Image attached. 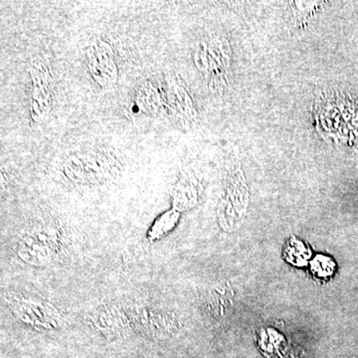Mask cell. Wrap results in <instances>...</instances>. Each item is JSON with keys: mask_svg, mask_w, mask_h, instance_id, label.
<instances>
[{"mask_svg": "<svg viewBox=\"0 0 358 358\" xmlns=\"http://www.w3.org/2000/svg\"><path fill=\"white\" fill-rule=\"evenodd\" d=\"M313 274L317 277H329L334 272V263L327 257L319 256L312 263Z\"/></svg>", "mask_w": 358, "mask_h": 358, "instance_id": "cell-13", "label": "cell"}, {"mask_svg": "<svg viewBox=\"0 0 358 358\" xmlns=\"http://www.w3.org/2000/svg\"><path fill=\"white\" fill-rule=\"evenodd\" d=\"M86 64L90 74L101 88H110L119 79V66L113 45L103 39L95 40L87 46Z\"/></svg>", "mask_w": 358, "mask_h": 358, "instance_id": "cell-6", "label": "cell"}, {"mask_svg": "<svg viewBox=\"0 0 358 358\" xmlns=\"http://www.w3.org/2000/svg\"><path fill=\"white\" fill-rule=\"evenodd\" d=\"M87 320L106 338H121L133 329L124 308L117 303H106L94 308L87 315Z\"/></svg>", "mask_w": 358, "mask_h": 358, "instance_id": "cell-7", "label": "cell"}, {"mask_svg": "<svg viewBox=\"0 0 358 358\" xmlns=\"http://www.w3.org/2000/svg\"><path fill=\"white\" fill-rule=\"evenodd\" d=\"M6 299L14 317L26 326L37 331H55L63 326L62 315L49 301L21 296Z\"/></svg>", "mask_w": 358, "mask_h": 358, "instance_id": "cell-4", "label": "cell"}, {"mask_svg": "<svg viewBox=\"0 0 358 358\" xmlns=\"http://www.w3.org/2000/svg\"><path fill=\"white\" fill-rule=\"evenodd\" d=\"M60 232L53 225L34 228L21 238L17 247V256L22 262L32 267L42 268L49 265L57 254Z\"/></svg>", "mask_w": 358, "mask_h": 358, "instance_id": "cell-3", "label": "cell"}, {"mask_svg": "<svg viewBox=\"0 0 358 358\" xmlns=\"http://www.w3.org/2000/svg\"><path fill=\"white\" fill-rule=\"evenodd\" d=\"M27 72L31 79L29 113L32 121H46L53 107L55 77L50 62L43 56L35 55L30 59Z\"/></svg>", "mask_w": 358, "mask_h": 358, "instance_id": "cell-2", "label": "cell"}, {"mask_svg": "<svg viewBox=\"0 0 358 358\" xmlns=\"http://www.w3.org/2000/svg\"><path fill=\"white\" fill-rule=\"evenodd\" d=\"M131 110L136 114L157 115L169 110L166 92L155 81H145L136 89Z\"/></svg>", "mask_w": 358, "mask_h": 358, "instance_id": "cell-8", "label": "cell"}, {"mask_svg": "<svg viewBox=\"0 0 358 358\" xmlns=\"http://www.w3.org/2000/svg\"><path fill=\"white\" fill-rule=\"evenodd\" d=\"M287 255H288L289 262L296 264V265H303V262L310 257V253L305 245L293 240L287 249Z\"/></svg>", "mask_w": 358, "mask_h": 358, "instance_id": "cell-12", "label": "cell"}, {"mask_svg": "<svg viewBox=\"0 0 358 358\" xmlns=\"http://www.w3.org/2000/svg\"><path fill=\"white\" fill-rule=\"evenodd\" d=\"M133 329L150 339L171 338L179 331V320L173 313L164 308L131 306L124 308Z\"/></svg>", "mask_w": 358, "mask_h": 358, "instance_id": "cell-5", "label": "cell"}, {"mask_svg": "<svg viewBox=\"0 0 358 358\" xmlns=\"http://www.w3.org/2000/svg\"><path fill=\"white\" fill-rule=\"evenodd\" d=\"M199 200V192L194 180L188 176L180 178L171 192L173 208L179 212L192 208Z\"/></svg>", "mask_w": 358, "mask_h": 358, "instance_id": "cell-10", "label": "cell"}, {"mask_svg": "<svg viewBox=\"0 0 358 358\" xmlns=\"http://www.w3.org/2000/svg\"><path fill=\"white\" fill-rule=\"evenodd\" d=\"M167 105L178 119H192L194 115L192 98L185 85L178 78H171L167 89Z\"/></svg>", "mask_w": 358, "mask_h": 358, "instance_id": "cell-9", "label": "cell"}, {"mask_svg": "<svg viewBox=\"0 0 358 358\" xmlns=\"http://www.w3.org/2000/svg\"><path fill=\"white\" fill-rule=\"evenodd\" d=\"M179 218H180V212L173 208L160 214L148 231V241L152 243L166 237L178 225Z\"/></svg>", "mask_w": 358, "mask_h": 358, "instance_id": "cell-11", "label": "cell"}, {"mask_svg": "<svg viewBox=\"0 0 358 358\" xmlns=\"http://www.w3.org/2000/svg\"><path fill=\"white\" fill-rule=\"evenodd\" d=\"M355 358H358V357H355Z\"/></svg>", "mask_w": 358, "mask_h": 358, "instance_id": "cell-14", "label": "cell"}, {"mask_svg": "<svg viewBox=\"0 0 358 358\" xmlns=\"http://www.w3.org/2000/svg\"><path fill=\"white\" fill-rule=\"evenodd\" d=\"M124 171V160L117 150L106 147L77 150L66 159L63 171L75 185H102Z\"/></svg>", "mask_w": 358, "mask_h": 358, "instance_id": "cell-1", "label": "cell"}]
</instances>
